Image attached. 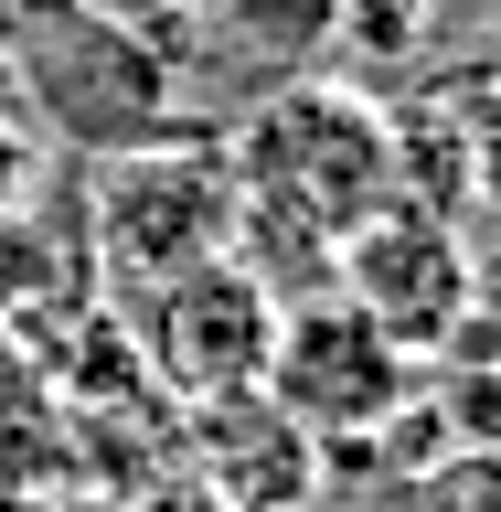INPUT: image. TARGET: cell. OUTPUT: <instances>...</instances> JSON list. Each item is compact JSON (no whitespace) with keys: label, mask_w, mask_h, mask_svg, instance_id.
<instances>
[{"label":"cell","mask_w":501,"mask_h":512,"mask_svg":"<svg viewBox=\"0 0 501 512\" xmlns=\"http://www.w3.org/2000/svg\"><path fill=\"white\" fill-rule=\"evenodd\" d=\"M224 160H235L246 214L310 224V235L342 246L363 214L395 203V107L363 86H331V75H278Z\"/></svg>","instance_id":"obj_1"},{"label":"cell","mask_w":501,"mask_h":512,"mask_svg":"<svg viewBox=\"0 0 501 512\" xmlns=\"http://www.w3.org/2000/svg\"><path fill=\"white\" fill-rule=\"evenodd\" d=\"M22 75L43 96V118L64 139H86L96 160L171 128V64L96 0H22Z\"/></svg>","instance_id":"obj_2"},{"label":"cell","mask_w":501,"mask_h":512,"mask_svg":"<svg viewBox=\"0 0 501 512\" xmlns=\"http://www.w3.org/2000/svg\"><path fill=\"white\" fill-rule=\"evenodd\" d=\"M256 395L288 427H310L320 459H331V448H363L395 406H416V352H395L342 288H320V299H288L278 310V342H267Z\"/></svg>","instance_id":"obj_3"},{"label":"cell","mask_w":501,"mask_h":512,"mask_svg":"<svg viewBox=\"0 0 501 512\" xmlns=\"http://www.w3.org/2000/svg\"><path fill=\"white\" fill-rule=\"evenodd\" d=\"M235 246V160L203 139H139L96 160V256L128 288Z\"/></svg>","instance_id":"obj_4"},{"label":"cell","mask_w":501,"mask_h":512,"mask_svg":"<svg viewBox=\"0 0 501 512\" xmlns=\"http://www.w3.org/2000/svg\"><path fill=\"white\" fill-rule=\"evenodd\" d=\"M331 288H342L395 352H459V331L480 320V267H470V246H459V224L427 214V203L363 214L342 235Z\"/></svg>","instance_id":"obj_5"},{"label":"cell","mask_w":501,"mask_h":512,"mask_svg":"<svg viewBox=\"0 0 501 512\" xmlns=\"http://www.w3.org/2000/svg\"><path fill=\"white\" fill-rule=\"evenodd\" d=\"M267 342H278V299H267L235 256H203V267L150 278L139 288V331H128V352H139L182 406L246 395V384L267 374Z\"/></svg>","instance_id":"obj_6"},{"label":"cell","mask_w":501,"mask_h":512,"mask_svg":"<svg viewBox=\"0 0 501 512\" xmlns=\"http://www.w3.org/2000/svg\"><path fill=\"white\" fill-rule=\"evenodd\" d=\"M192 480L224 512H310L331 491V459H320L310 427H288L246 384V395H203L192 406Z\"/></svg>","instance_id":"obj_7"},{"label":"cell","mask_w":501,"mask_h":512,"mask_svg":"<svg viewBox=\"0 0 501 512\" xmlns=\"http://www.w3.org/2000/svg\"><path fill=\"white\" fill-rule=\"evenodd\" d=\"M214 22L235 54H256L267 75H310L342 43V0H214Z\"/></svg>","instance_id":"obj_8"},{"label":"cell","mask_w":501,"mask_h":512,"mask_svg":"<svg viewBox=\"0 0 501 512\" xmlns=\"http://www.w3.org/2000/svg\"><path fill=\"white\" fill-rule=\"evenodd\" d=\"M427 22H438V0H342V43L374 64H406L427 43Z\"/></svg>","instance_id":"obj_9"},{"label":"cell","mask_w":501,"mask_h":512,"mask_svg":"<svg viewBox=\"0 0 501 512\" xmlns=\"http://www.w3.org/2000/svg\"><path fill=\"white\" fill-rule=\"evenodd\" d=\"M406 512H501V459H438L406 491Z\"/></svg>","instance_id":"obj_10"},{"label":"cell","mask_w":501,"mask_h":512,"mask_svg":"<svg viewBox=\"0 0 501 512\" xmlns=\"http://www.w3.org/2000/svg\"><path fill=\"white\" fill-rule=\"evenodd\" d=\"M438 107L470 128V139H491V128H501V32H491V43H480V54L438 86Z\"/></svg>","instance_id":"obj_11"},{"label":"cell","mask_w":501,"mask_h":512,"mask_svg":"<svg viewBox=\"0 0 501 512\" xmlns=\"http://www.w3.org/2000/svg\"><path fill=\"white\" fill-rule=\"evenodd\" d=\"M470 203H491V214H501V128H491V139H470Z\"/></svg>","instance_id":"obj_12"},{"label":"cell","mask_w":501,"mask_h":512,"mask_svg":"<svg viewBox=\"0 0 501 512\" xmlns=\"http://www.w3.org/2000/svg\"><path fill=\"white\" fill-rule=\"evenodd\" d=\"M22 160H32V150H22V139H11V128H0V203L22 192Z\"/></svg>","instance_id":"obj_13"}]
</instances>
